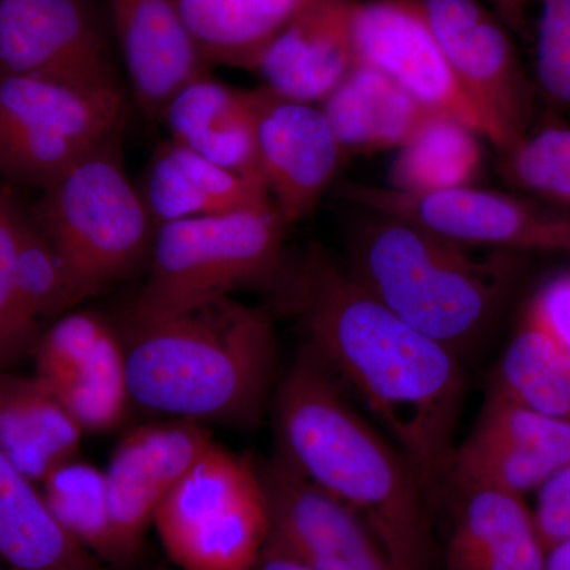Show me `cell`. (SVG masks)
<instances>
[{
	"instance_id": "obj_23",
	"label": "cell",
	"mask_w": 570,
	"mask_h": 570,
	"mask_svg": "<svg viewBox=\"0 0 570 570\" xmlns=\"http://www.w3.org/2000/svg\"><path fill=\"white\" fill-rule=\"evenodd\" d=\"M80 423L39 377L0 371V453L32 482L77 459Z\"/></svg>"
},
{
	"instance_id": "obj_12",
	"label": "cell",
	"mask_w": 570,
	"mask_h": 570,
	"mask_svg": "<svg viewBox=\"0 0 570 570\" xmlns=\"http://www.w3.org/2000/svg\"><path fill=\"white\" fill-rule=\"evenodd\" d=\"M213 444L202 423L179 419L137 426L118 442L105 469L112 569L137 561L165 499Z\"/></svg>"
},
{
	"instance_id": "obj_35",
	"label": "cell",
	"mask_w": 570,
	"mask_h": 570,
	"mask_svg": "<svg viewBox=\"0 0 570 570\" xmlns=\"http://www.w3.org/2000/svg\"><path fill=\"white\" fill-rule=\"evenodd\" d=\"M534 512L547 550L570 539V463L554 472L538 491Z\"/></svg>"
},
{
	"instance_id": "obj_33",
	"label": "cell",
	"mask_w": 570,
	"mask_h": 570,
	"mask_svg": "<svg viewBox=\"0 0 570 570\" xmlns=\"http://www.w3.org/2000/svg\"><path fill=\"white\" fill-rule=\"evenodd\" d=\"M21 202L0 187V371L32 354L40 325L26 311L17 277V217Z\"/></svg>"
},
{
	"instance_id": "obj_17",
	"label": "cell",
	"mask_w": 570,
	"mask_h": 570,
	"mask_svg": "<svg viewBox=\"0 0 570 570\" xmlns=\"http://www.w3.org/2000/svg\"><path fill=\"white\" fill-rule=\"evenodd\" d=\"M257 149L262 179L285 225L314 213L346 154L322 108L284 99L265 86Z\"/></svg>"
},
{
	"instance_id": "obj_38",
	"label": "cell",
	"mask_w": 570,
	"mask_h": 570,
	"mask_svg": "<svg viewBox=\"0 0 570 570\" xmlns=\"http://www.w3.org/2000/svg\"><path fill=\"white\" fill-rule=\"evenodd\" d=\"M151 570H167V568H165V566L160 564V566H157V568H154Z\"/></svg>"
},
{
	"instance_id": "obj_26",
	"label": "cell",
	"mask_w": 570,
	"mask_h": 570,
	"mask_svg": "<svg viewBox=\"0 0 570 570\" xmlns=\"http://www.w3.org/2000/svg\"><path fill=\"white\" fill-rule=\"evenodd\" d=\"M205 61L253 70L306 0H175Z\"/></svg>"
},
{
	"instance_id": "obj_30",
	"label": "cell",
	"mask_w": 570,
	"mask_h": 570,
	"mask_svg": "<svg viewBox=\"0 0 570 570\" xmlns=\"http://www.w3.org/2000/svg\"><path fill=\"white\" fill-rule=\"evenodd\" d=\"M14 262L22 303L37 324L56 321L78 305L61 257L33 219L31 209L22 204L17 217Z\"/></svg>"
},
{
	"instance_id": "obj_8",
	"label": "cell",
	"mask_w": 570,
	"mask_h": 570,
	"mask_svg": "<svg viewBox=\"0 0 570 570\" xmlns=\"http://www.w3.org/2000/svg\"><path fill=\"white\" fill-rule=\"evenodd\" d=\"M154 528L181 570H247L269 534L257 464L216 442L165 499Z\"/></svg>"
},
{
	"instance_id": "obj_2",
	"label": "cell",
	"mask_w": 570,
	"mask_h": 570,
	"mask_svg": "<svg viewBox=\"0 0 570 570\" xmlns=\"http://www.w3.org/2000/svg\"><path fill=\"white\" fill-rule=\"evenodd\" d=\"M276 455L355 510L411 570H441L436 502L407 456L347 400L303 346L273 396Z\"/></svg>"
},
{
	"instance_id": "obj_10",
	"label": "cell",
	"mask_w": 570,
	"mask_h": 570,
	"mask_svg": "<svg viewBox=\"0 0 570 570\" xmlns=\"http://www.w3.org/2000/svg\"><path fill=\"white\" fill-rule=\"evenodd\" d=\"M461 88L499 153L531 132L532 86L508 24L479 0H419Z\"/></svg>"
},
{
	"instance_id": "obj_31",
	"label": "cell",
	"mask_w": 570,
	"mask_h": 570,
	"mask_svg": "<svg viewBox=\"0 0 570 570\" xmlns=\"http://www.w3.org/2000/svg\"><path fill=\"white\" fill-rule=\"evenodd\" d=\"M504 22L532 13V66L539 91L570 108V0H497Z\"/></svg>"
},
{
	"instance_id": "obj_36",
	"label": "cell",
	"mask_w": 570,
	"mask_h": 570,
	"mask_svg": "<svg viewBox=\"0 0 570 570\" xmlns=\"http://www.w3.org/2000/svg\"><path fill=\"white\" fill-rule=\"evenodd\" d=\"M247 570H313L305 562L296 560L292 554L285 551L275 549V547L266 546L262 553L258 554L257 560Z\"/></svg>"
},
{
	"instance_id": "obj_25",
	"label": "cell",
	"mask_w": 570,
	"mask_h": 570,
	"mask_svg": "<svg viewBox=\"0 0 570 570\" xmlns=\"http://www.w3.org/2000/svg\"><path fill=\"white\" fill-rule=\"evenodd\" d=\"M0 570H115L63 530L36 482L2 453Z\"/></svg>"
},
{
	"instance_id": "obj_15",
	"label": "cell",
	"mask_w": 570,
	"mask_h": 570,
	"mask_svg": "<svg viewBox=\"0 0 570 570\" xmlns=\"http://www.w3.org/2000/svg\"><path fill=\"white\" fill-rule=\"evenodd\" d=\"M358 58L389 75L417 102L487 138L485 122L461 88L419 0L358 2Z\"/></svg>"
},
{
	"instance_id": "obj_16",
	"label": "cell",
	"mask_w": 570,
	"mask_h": 570,
	"mask_svg": "<svg viewBox=\"0 0 570 570\" xmlns=\"http://www.w3.org/2000/svg\"><path fill=\"white\" fill-rule=\"evenodd\" d=\"M0 75L119 86L107 37L85 0H0Z\"/></svg>"
},
{
	"instance_id": "obj_1",
	"label": "cell",
	"mask_w": 570,
	"mask_h": 570,
	"mask_svg": "<svg viewBox=\"0 0 570 570\" xmlns=\"http://www.w3.org/2000/svg\"><path fill=\"white\" fill-rule=\"evenodd\" d=\"M268 294L387 430L438 505L466 397L463 358L401 321L322 246L287 262Z\"/></svg>"
},
{
	"instance_id": "obj_5",
	"label": "cell",
	"mask_w": 570,
	"mask_h": 570,
	"mask_svg": "<svg viewBox=\"0 0 570 570\" xmlns=\"http://www.w3.org/2000/svg\"><path fill=\"white\" fill-rule=\"evenodd\" d=\"M284 227L275 206L159 225L126 324L163 321L243 288L272 291L287 264Z\"/></svg>"
},
{
	"instance_id": "obj_21",
	"label": "cell",
	"mask_w": 570,
	"mask_h": 570,
	"mask_svg": "<svg viewBox=\"0 0 570 570\" xmlns=\"http://www.w3.org/2000/svg\"><path fill=\"white\" fill-rule=\"evenodd\" d=\"M262 96L264 88L245 91L205 73L171 97L160 119L171 141L225 170L264 183L257 149Z\"/></svg>"
},
{
	"instance_id": "obj_32",
	"label": "cell",
	"mask_w": 570,
	"mask_h": 570,
	"mask_svg": "<svg viewBox=\"0 0 570 570\" xmlns=\"http://www.w3.org/2000/svg\"><path fill=\"white\" fill-rule=\"evenodd\" d=\"M502 170L513 186L570 209V129L549 126L528 134L502 154Z\"/></svg>"
},
{
	"instance_id": "obj_3",
	"label": "cell",
	"mask_w": 570,
	"mask_h": 570,
	"mask_svg": "<svg viewBox=\"0 0 570 570\" xmlns=\"http://www.w3.org/2000/svg\"><path fill=\"white\" fill-rule=\"evenodd\" d=\"M124 330L132 404L202 425L254 428L273 403L281 377L268 307L224 296Z\"/></svg>"
},
{
	"instance_id": "obj_13",
	"label": "cell",
	"mask_w": 570,
	"mask_h": 570,
	"mask_svg": "<svg viewBox=\"0 0 570 570\" xmlns=\"http://www.w3.org/2000/svg\"><path fill=\"white\" fill-rule=\"evenodd\" d=\"M569 463L570 422L489 395L471 433L453 449L442 499L471 487L524 497Z\"/></svg>"
},
{
	"instance_id": "obj_18",
	"label": "cell",
	"mask_w": 570,
	"mask_h": 570,
	"mask_svg": "<svg viewBox=\"0 0 570 570\" xmlns=\"http://www.w3.org/2000/svg\"><path fill=\"white\" fill-rule=\"evenodd\" d=\"M356 6V0H306L254 63L265 88L295 102H324L360 61Z\"/></svg>"
},
{
	"instance_id": "obj_34",
	"label": "cell",
	"mask_w": 570,
	"mask_h": 570,
	"mask_svg": "<svg viewBox=\"0 0 570 570\" xmlns=\"http://www.w3.org/2000/svg\"><path fill=\"white\" fill-rule=\"evenodd\" d=\"M570 354V269L540 284L524 317Z\"/></svg>"
},
{
	"instance_id": "obj_19",
	"label": "cell",
	"mask_w": 570,
	"mask_h": 570,
	"mask_svg": "<svg viewBox=\"0 0 570 570\" xmlns=\"http://www.w3.org/2000/svg\"><path fill=\"white\" fill-rule=\"evenodd\" d=\"M112 29L135 100L159 118L187 82L208 73L175 0H108Z\"/></svg>"
},
{
	"instance_id": "obj_37",
	"label": "cell",
	"mask_w": 570,
	"mask_h": 570,
	"mask_svg": "<svg viewBox=\"0 0 570 570\" xmlns=\"http://www.w3.org/2000/svg\"><path fill=\"white\" fill-rule=\"evenodd\" d=\"M546 570H570V539L551 547L547 553Z\"/></svg>"
},
{
	"instance_id": "obj_6",
	"label": "cell",
	"mask_w": 570,
	"mask_h": 570,
	"mask_svg": "<svg viewBox=\"0 0 570 570\" xmlns=\"http://www.w3.org/2000/svg\"><path fill=\"white\" fill-rule=\"evenodd\" d=\"M41 190L32 216L61 257L78 303L148 261L156 225L124 170L121 135Z\"/></svg>"
},
{
	"instance_id": "obj_28",
	"label": "cell",
	"mask_w": 570,
	"mask_h": 570,
	"mask_svg": "<svg viewBox=\"0 0 570 570\" xmlns=\"http://www.w3.org/2000/svg\"><path fill=\"white\" fill-rule=\"evenodd\" d=\"M478 137L455 119L434 116L401 146L390 187L401 193L434 194L471 186L482 167Z\"/></svg>"
},
{
	"instance_id": "obj_4",
	"label": "cell",
	"mask_w": 570,
	"mask_h": 570,
	"mask_svg": "<svg viewBox=\"0 0 570 570\" xmlns=\"http://www.w3.org/2000/svg\"><path fill=\"white\" fill-rule=\"evenodd\" d=\"M360 214L347 236L352 275L401 321L463 358L508 294L512 257L478 258L411 220Z\"/></svg>"
},
{
	"instance_id": "obj_11",
	"label": "cell",
	"mask_w": 570,
	"mask_h": 570,
	"mask_svg": "<svg viewBox=\"0 0 570 570\" xmlns=\"http://www.w3.org/2000/svg\"><path fill=\"white\" fill-rule=\"evenodd\" d=\"M257 469L268 504V546L313 570H411L392 557L355 510L276 453Z\"/></svg>"
},
{
	"instance_id": "obj_27",
	"label": "cell",
	"mask_w": 570,
	"mask_h": 570,
	"mask_svg": "<svg viewBox=\"0 0 570 570\" xmlns=\"http://www.w3.org/2000/svg\"><path fill=\"white\" fill-rule=\"evenodd\" d=\"M489 395L570 422V354L527 318L510 340Z\"/></svg>"
},
{
	"instance_id": "obj_20",
	"label": "cell",
	"mask_w": 570,
	"mask_h": 570,
	"mask_svg": "<svg viewBox=\"0 0 570 570\" xmlns=\"http://www.w3.org/2000/svg\"><path fill=\"white\" fill-rule=\"evenodd\" d=\"M453 523L441 570H546L547 547L524 497L471 487L449 494Z\"/></svg>"
},
{
	"instance_id": "obj_9",
	"label": "cell",
	"mask_w": 570,
	"mask_h": 570,
	"mask_svg": "<svg viewBox=\"0 0 570 570\" xmlns=\"http://www.w3.org/2000/svg\"><path fill=\"white\" fill-rule=\"evenodd\" d=\"M340 194L358 209L411 220L460 245L570 255V213L512 195L472 186L409 194L355 183L344 184Z\"/></svg>"
},
{
	"instance_id": "obj_14",
	"label": "cell",
	"mask_w": 570,
	"mask_h": 570,
	"mask_svg": "<svg viewBox=\"0 0 570 570\" xmlns=\"http://www.w3.org/2000/svg\"><path fill=\"white\" fill-rule=\"evenodd\" d=\"M36 377L77 420L82 431L105 433L132 404L121 333L92 311H69L40 332Z\"/></svg>"
},
{
	"instance_id": "obj_29",
	"label": "cell",
	"mask_w": 570,
	"mask_h": 570,
	"mask_svg": "<svg viewBox=\"0 0 570 570\" xmlns=\"http://www.w3.org/2000/svg\"><path fill=\"white\" fill-rule=\"evenodd\" d=\"M41 494L63 530L112 569L105 471L85 461L71 460L45 478Z\"/></svg>"
},
{
	"instance_id": "obj_7",
	"label": "cell",
	"mask_w": 570,
	"mask_h": 570,
	"mask_svg": "<svg viewBox=\"0 0 570 570\" xmlns=\"http://www.w3.org/2000/svg\"><path fill=\"white\" fill-rule=\"evenodd\" d=\"M126 118L119 86L0 75V175L45 189L121 135Z\"/></svg>"
},
{
	"instance_id": "obj_24",
	"label": "cell",
	"mask_w": 570,
	"mask_h": 570,
	"mask_svg": "<svg viewBox=\"0 0 570 570\" xmlns=\"http://www.w3.org/2000/svg\"><path fill=\"white\" fill-rule=\"evenodd\" d=\"M322 105L344 153L400 149L436 115L360 59Z\"/></svg>"
},
{
	"instance_id": "obj_22",
	"label": "cell",
	"mask_w": 570,
	"mask_h": 570,
	"mask_svg": "<svg viewBox=\"0 0 570 570\" xmlns=\"http://www.w3.org/2000/svg\"><path fill=\"white\" fill-rule=\"evenodd\" d=\"M138 190L156 228L175 220L275 206L261 179L225 170L171 140L157 146Z\"/></svg>"
}]
</instances>
